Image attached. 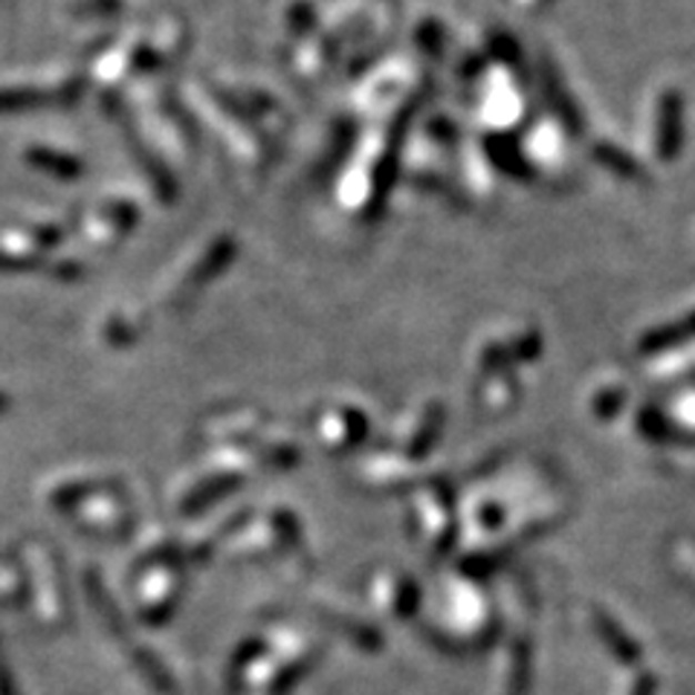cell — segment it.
Here are the masks:
<instances>
[{
  "mask_svg": "<svg viewBox=\"0 0 695 695\" xmlns=\"http://www.w3.org/2000/svg\"><path fill=\"white\" fill-rule=\"evenodd\" d=\"M681 140H684V104L675 90H666L661 99V117H658V151L664 160L678 154Z\"/></svg>",
  "mask_w": 695,
  "mask_h": 695,
  "instance_id": "obj_1",
  "label": "cell"
},
{
  "mask_svg": "<svg viewBox=\"0 0 695 695\" xmlns=\"http://www.w3.org/2000/svg\"><path fill=\"white\" fill-rule=\"evenodd\" d=\"M594 626H597V635L606 641V646L612 649L614 658H621L623 664H635V661L641 658V646H637L626 632L617 629V623H614L608 614H594Z\"/></svg>",
  "mask_w": 695,
  "mask_h": 695,
  "instance_id": "obj_2",
  "label": "cell"
},
{
  "mask_svg": "<svg viewBox=\"0 0 695 695\" xmlns=\"http://www.w3.org/2000/svg\"><path fill=\"white\" fill-rule=\"evenodd\" d=\"M635 695H655V678H652V675H644V678L635 684Z\"/></svg>",
  "mask_w": 695,
  "mask_h": 695,
  "instance_id": "obj_3",
  "label": "cell"
},
{
  "mask_svg": "<svg viewBox=\"0 0 695 695\" xmlns=\"http://www.w3.org/2000/svg\"><path fill=\"white\" fill-rule=\"evenodd\" d=\"M689 328H693V331H695V316H693V319H689Z\"/></svg>",
  "mask_w": 695,
  "mask_h": 695,
  "instance_id": "obj_4",
  "label": "cell"
}]
</instances>
